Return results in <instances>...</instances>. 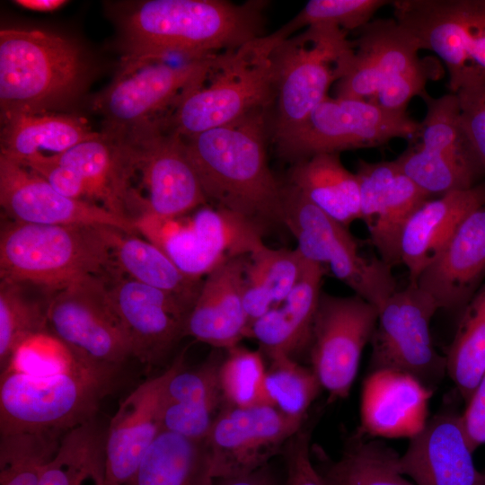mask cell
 <instances>
[{
    "label": "cell",
    "instance_id": "obj_51",
    "mask_svg": "<svg viewBox=\"0 0 485 485\" xmlns=\"http://www.w3.org/2000/svg\"><path fill=\"white\" fill-rule=\"evenodd\" d=\"M17 5L37 12H54L66 5L68 2L65 0H16Z\"/></svg>",
    "mask_w": 485,
    "mask_h": 485
},
{
    "label": "cell",
    "instance_id": "obj_13",
    "mask_svg": "<svg viewBox=\"0 0 485 485\" xmlns=\"http://www.w3.org/2000/svg\"><path fill=\"white\" fill-rule=\"evenodd\" d=\"M420 97L427 106L421 140L394 161L429 196L474 186L482 172L462 127L456 94Z\"/></svg>",
    "mask_w": 485,
    "mask_h": 485
},
{
    "label": "cell",
    "instance_id": "obj_32",
    "mask_svg": "<svg viewBox=\"0 0 485 485\" xmlns=\"http://www.w3.org/2000/svg\"><path fill=\"white\" fill-rule=\"evenodd\" d=\"M288 184L347 227L361 217L358 179L342 164L339 153L317 154L295 163Z\"/></svg>",
    "mask_w": 485,
    "mask_h": 485
},
{
    "label": "cell",
    "instance_id": "obj_5",
    "mask_svg": "<svg viewBox=\"0 0 485 485\" xmlns=\"http://www.w3.org/2000/svg\"><path fill=\"white\" fill-rule=\"evenodd\" d=\"M119 369L86 363L75 356L66 369L32 375L1 372L0 433L66 431L95 419Z\"/></svg>",
    "mask_w": 485,
    "mask_h": 485
},
{
    "label": "cell",
    "instance_id": "obj_33",
    "mask_svg": "<svg viewBox=\"0 0 485 485\" xmlns=\"http://www.w3.org/2000/svg\"><path fill=\"white\" fill-rule=\"evenodd\" d=\"M1 154L12 160L42 151L53 154L96 137L82 118L53 112L1 115Z\"/></svg>",
    "mask_w": 485,
    "mask_h": 485
},
{
    "label": "cell",
    "instance_id": "obj_35",
    "mask_svg": "<svg viewBox=\"0 0 485 485\" xmlns=\"http://www.w3.org/2000/svg\"><path fill=\"white\" fill-rule=\"evenodd\" d=\"M309 263L296 248L272 249L263 242L247 254L243 304L249 330L254 321L285 300Z\"/></svg>",
    "mask_w": 485,
    "mask_h": 485
},
{
    "label": "cell",
    "instance_id": "obj_43",
    "mask_svg": "<svg viewBox=\"0 0 485 485\" xmlns=\"http://www.w3.org/2000/svg\"><path fill=\"white\" fill-rule=\"evenodd\" d=\"M225 351L218 373L224 405L238 408L271 405L266 391L267 367L261 352L239 345Z\"/></svg>",
    "mask_w": 485,
    "mask_h": 485
},
{
    "label": "cell",
    "instance_id": "obj_19",
    "mask_svg": "<svg viewBox=\"0 0 485 485\" xmlns=\"http://www.w3.org/2000/svg\"><path fill=\"white\" fill-rule=\"evenodd\" d=\"M0 205L9 220L37 225H96L138 233L137 224L88 201L66 197L45 180L0 154Z\"/></svg>",
    "mask_w": 485,
    "mask_h": 485
},
{
    "label": "cell",
    "instance_id": "obj_28",
    "mask_svg": "<svg viewBox=\"0 0 485 485\" xmlns=\"http://www.w3.org/2000/svg\"><path fill=\"white\" fill-rule=\"evenodd\" d=\"M246 258H230L206 276L187 317L184 336L225 350L248 338L243 304Z\"/></svg>",
    "mask_w": 485,
    "mask_h": 485
},
{
    "label": "cell",
    "instance_id": "obj_42",
    "mask_svg": "<svg viewBox=\"0 0 485 485\" xmlns=\"http://www.w3.org/2000/svg\"><path fill=\"white\" fill-rule=\"evenodd\" d=\"M266 391L272 406L285 415L305 421L307 410L322 388L312 368L292 357L275 354L269 357Z\"/></svg>",
    "mask_w": 485,
    "mask_h": 485
},
{
    "label": "cell",
    "instance_id": "obj_38",
    "mask_svg": "<svg viewBox=\"0 0 485 485\" xmlns=\"http://www.w3.org/2000/svg\"><path fill=\"white\" fill-rule=\"evenodd\" d=\"M51 295L31 284L0 279L1 371L26 340L48 331Z\"/></svg>",
    "mask_w": 485,
    "mask_h": 485
},
{
    "label": "cell",
    "instance_id": "obj_8",
    "mask_svg": "<svg viewBox=\"0 0 485 485\" xmlns=\"http://www.w3.org/2000/svg\"><path fill=\"white\" fill-rule=\"evenodd\" d=\"M282 212L283 225L295 238L303 257L329 269L354 295L379 308L398 289L392 266L381 258L363 255L348 227L290 184L283 188Z\"/></svg>",
    "mask_w": 485,
    "mask_h": 485
},
{
    "label": "cell",
    "instance_id": "obj_26",
    "mask_svg": "<svg viewBox=\"0 0 485 485\" xmlns=\"http://www.w3.org/2000/svg\"><path fill=\"white\" fill-rule=\"evenodd\" d=\"M51 154L84 178L96 204L136 224L134 212L140 211L142 216L146 214V199L139 198L131 189L130 180L137 170L121 136L104 130L63 153Z\"/></svg>",
    "mask_w": 485,
    "mask_h": 485
},
{
    "label": "cell",
    "instance_id": "obj_16",
    "mask_svg": "<svg viewBox=\"0 0 485 485\" xmlns=\"http://www.w3.org/2000/svg\"><path fill=\"white\" fill-rule=\"evenodd\" d=\"M377 317L378 308L357 295L322 293L312 327L310 361L330 401L349 394Z\"/></svg>",
    "mask_w": 485,
    "mask_h": 485
},
{
    "label": "cell",
    "instance_id": "obj_36",
    "mask_svg": "<svg viewBox=\"0 0 485 485\" xmlns=\"http://www.w3.org/2000/svg\"><path fill=\"white\" fill-rule=\"evenodd\" d=\"M114 261L119 273L176 296L190 310L203 283L186 276L158 246L136 234L119 235Z\"/></svg>",
    "mask_w": 485,
    "mask_h": 485
},
{
    "label": "cell",
    "instance_id": "obj_30",
    "mask_svg": "<svg viewBox=\"0 0 485 485\" xmlns=\"http://www.w3.org/2000/svg\"><path fill=\"white\" fill-rule=\"evenodd\" d=\"M485 206V181L428 199L409 218L401 234L400 259L414 282L436 258L462 221Z\"/></svg>",
    "mask_w": 485,
    "mask_h": 485
},
{
    "label": "cell",
    "instance_id": "obj_18",
    "mask_svg": "<svg viewBox=\"0 0 485 485\" xmlns=\"http://www.w3.org/2000/svg\"><path fill=\"white\" fill-rule=\"evenodd\" d=\"M304 423L271 405H224L205 439L215 480L248 474L269 465Z\"/></svg>",
    "mask_w": 485,
    "mask_h": 485
},
{
    "label": "cell",
    "instance_id": "obj_52",
    "mask_svg": "<svg viewBox=\"0 0 485 485\" xmlns=\"http://www.w3.org/2000/svg\"><path fill=\"white\" fill-rule=\"evenodd\" d=\"M323 481H324V485H333L331 481H329L323 475Z\"/></svg>",
    "mask_w": 485,
    "mask_h": 485
},
{
    "label": "cell",
    "instance_id": "obj_14",
    "mask_svg": "<svg viewBox=\"0 0 485 485\" xmlns=\"http://www.w3.org/2000/svg\"><path fill=\"white\" fill-rule=\"evenodd\" d=\"M218 54L177 66L157 61L119 71L93 101L94 110L105 119V130L122 133L164 116L185 93L204 82Z\"/></svg>",
    "mask_w": 485,
    "mask_h": 485
},
{
    "label": "cell",
    "instance_id": "obj_11",
    "mask_svg": "<svg viewBox=\"0 0 485 485\" xmlns=\"http://www.w3.org/2000/svg\"><path fill=\"white\" fill-rule=\"evenodd\" d=\"M137 225L193 279H201L230 258L249 254L262 242L263 234L241 217L207 205L190 216L160 219L146 215Z\"/></svg>",
    "mask_w": 485,
    "mask_h": 485
},
{
    "label": "cell",
    "instance_id": "obj_37",
    "mask_svg": "<svg viewBox=\"0 0 485 485\" xmlns=\"http://www.w3.org/2000/svg\"><path fill=\"white\" fill-rule=\"evenodd\" d=\"M105 435L95 419L64 433L38 485H104Z\"/></svg>",
    "mask_w": 485,
    "mask_h": 485
},
{
    "label": "cell",
    "instance_id": "obj_34",
    "mask_svg": "<svg viewBox=\"0 0 485 485\" xmlns=\"http://www.w3.org/2000/svg\"><path fill=\"white\" fill-rule=\"evenodd\" d=\"M128 485H216L205 440L162 429Z\"/></svg>",
    "mask_w": 485,
    "mask_h": 485
},
{
    "label": "cell",
    "instance_id": "obj_3",
    "mask_svg": "<svg viewBox=\"0 0 485 485\" xmlns=\"http://www.w3.org/2000/svg\"><path fill=\"white\" fill-rule=\"evenodd\" d=\"M118 228L96 225H37L5 221L0 232V279L54 293L75 281L118 272Z\"/></svg>",
    "mask_w": 485,
    "mask_h": 485
},
{
    "label": "cell",
    "instance_id": "obj_15",
    "mask_svg": "<svg viewBox=\"0 0 485 485\" xmlns=\"http://www.w3.org/2000/svg\"><path fill=\"white\" fill-rule=\"evenodd\" d=\"M438 310L434 299L413 282L392 294L378 308L370 341L373 369L400 370L428 387L439 380L446 372L445 357L435 348L430 331Z\"/></svg>",
    "mask_w": 485,
    "mask_h": 485
},
{
    "label": "cell",
    "instance_id": "obj_31",
    "mask_svg": "<svg viewBox=\"0 0 485 485\" xmlns=\"http://www.w3.org/2000/svg\"><path fill=\"white\" fill-rule=\"evenodd\" d=\"M325 270L310 261L303 278L285 300L252 322L248 338L256 340L268 357H292L309 345Z\"/></svg>",
    "mask_w": 485,
    "mask_h": 485
},
{
    "label": "cell",
    "instance_id": "obj_2",
    "mask_svg": "<svg viewBox=\"0 0 485 485\" xmlns=\"http://www.w3.org/2000/svg\"><path fill=\"white\" fill-rule=\"evenodd\" d=\"M256 110L224 126L181 137L206 198L262 233L283 225V188L267 159V114Z\"/></svg>",
    "mask_w": 485,
    "mask_h": 485
},
{
    "label": "cell",
    "instance_id": "obj_50",
    "mask_svg": "<svg viewBox=\"0 0 485 485\" xmlns=\"http://www.w3.org/2000/svg\"><path fill=\"white\" fill-rule=\"evenodd\" d=\"M216 485H279L269 465L251 473L216 480Z\"/></svg>",
    "mask_w": 485,
    "mask_h": 485
},
{
    "label": "cell",
    "instance_id": "obj_7",
    "mask_svg": "<svg viewBox=\"0 0 485 485\" xmlns=\"http://www.w3.org/2000/svg\"><path fill=\"white\" fill-rule=\"evenodd\" d=\"M355 41L329 25L307 27L282 40L273 52L277 114L274 138L297 127L348 72Z\"/></svg>",
    "mask_w": 485,
    "mask_h": 485
},
{
    "label": "cell",
    "instance_id": "obj_22",
    "mask_svg": "<svg viewBox=\"0 0 485 485\" xmlns=\"http://www.w3.org/2000/svg\"><path fill=\"white\" fill-rule=\"evenodd\" d=\"M420 47L394 18L373 19L358 30L347 75L335 84V97L370 101L383 88L420 67Z\"/></svg>",
    "mask_w": 485,
    "mask_h": 485
},
{
    "label": "cell",
    "instance_id": "obj_27",
    "mask_svg": "<svg viewBox=\"0 0 485 485\" xmlns=\"http://www.w3.org/2000/svg\"><path fill=\"white\" fill-rule=\"evenodd\" d=\"M223 349L213 348L198 366H185L184 352L173 362L160 399V422L163 430L191 439L205 440L224 406L219 384Z\"/></svg>",
    "mask_w": 485,
    "mask_h": 485
},
{
    "label": "cell",
    "instance_id": "obj_47",
    "mask_svg": "<svg viewBox=\"0 0 485 485\" xmlns=\"http://www.w3.org/2000/svg\"><path fill=\"white\" fill-rule=\"evenodd\" d=\"M455 94L462 127L480 170L485 173V81Z\"/></svg>",
    "mask_w": 485,
    "mask_h": 485
},
{
    "label": "cell",
    "instance_id": "obj_40",
    "mask_svg": "<svg viewBox=\"0 0 485 485\" xmlns=\"http://www.w3.org/2000/svg\"><path fill=\"white\" fill-rule=\"evenodd\" d=\"M399 456L378 441H357L320 472L333 485H413L399 471Z\"/></svg>",
    "mask_w": 485,
    "mask_h": 485
},
{
    "label": "cell",
    "instance_id": "obj_49",
    "mask_svg": "<svg viewBox=\"0 0 485 485\" xmlns=\"http://www.w3.org/2000/svg\"><path fill=\"white\" fill-rule=\"evenodd\" d=\"M465 402V409L460 415L461 422L471 447L475 451L485 445V369Z\"/></svg>",
    "mask_w": 485,
    "mask_h": 485
},
{
    "label": "cell",
    "instance_id": "obj_24",
    "mask_svg": "<svg viewBox=\"0 0 485 485\" xmlns=\"http://www.w3.org/2000/svg\"><path fill=\"white\" fill-rule=\"evenodd\" d=\"M485 282V206L459 225L415 283L439 310L463 309Z\"/></svg>",
    "mask_w": 485,
    "mask_h": 485
},
{
    "label": "cell",
    "instance_id": "obj_46",
    "mask_svg": "<svg viewBox=\"0 0 485 485\" xmlns=\"http://www.w3.org/2000/svg\"><path fill=\"white\" fill-rule=\"evenodd\" d=\"M45 180L62 195L95 203L84 178L74 169L57 162L52 154L38 153L29 157L13 160ZM96 204V203H95Z\"/></svg>",
    "mask_w": 485,
    "mask_h": 485
},
{
    "label": "cell",
    "instance_id": "obj_48",
    "mask_svg": "<svg viewBox=\"0 0 485 485\" xmlns=\"http://www.w3.org/2000/svg\"><path fill=\"white\" fill-rule=\"evenodd\" d=\"M310 439L311 429L304 423L286 444L283 449L287 469L284 485H324L322 473L311 459Z\"/></svg>",
    "mask_w": 485,
    "mask_h": 485
},
{
    "label": "cell",
    "instance_id": "obj_4",
    "mask_svg": "<svg viewBox=\"0 0 485 485\" xmlns=\"http://www.w3.org/2000/svg\"><path fill=\"white\" fill-rule=\"evenodd\" d=\"M289 36L277 31L219 53L204 82L160 118L181 137L232 123L276 100L273 52Z\"/></svg>",
    "mask_w": 485,
    "mask_h": 485
},
{
    "label": "cell",
    "instance_id": "obj_29",
    "mask_svg": "<svg viewBox=\"0 0 485 485\" xmlns=\"http://www.w3.org/2000/svg\"><path fill=\"white\" fill-rule=\"evenodd\" d=\"M431 395L432 390L412 375L373 369L362 387V430L373 436L410 439L427 424Z\"/></svg>",
    "mask_w": 485,
    "mask_h": 485
},
{
    "label": "cell",
    "instance_id": "obj_10",
    "mask_svg": "<svg viewBox=\"0 0 485 485\" xmlns=\"http://www.w3.org/2000/svg\"><path fill=\"white\" fill-rule=\"evenodd\" d=\"M394 19L436 53L452 93L485 81V0H398Z\"/></svg>",
    "mask_w": 485,
    "mask_h": 485
},
{
    "label": "cell",
    "instance_id": "obj_20",
    "mask_svg": "<svg viewBox=\"0 0 485 485\" xmlns=\"http://www.w3.org/2000/svg\"><path fill=\"white\" fill-rule=\"evenodd\" d=\"M107 284L132 357L149 366L160 362L184 336L190 309L176 296L119 272Z\"/></svg>",
    "mask_w": 485,
    "mask_h": 485
},
{
    "label": "cell",
    "instance_id": "obj_12",
    "mask_svg": "<svg viewBox=\"0 0 485 485\" xmlns=\"http://www.w3.org/2000/svg\"><path fill=\"white\" fill-rule=\"evenodd\" d=\"M48 324L51 333L86 363L119 370L132 357L103 278L88 277L55 291L48 302Z\"/></svg>",
    "mask_w": 485,
    "mask_h": 485
},
{
    "label": "cell",
    "instance_id": "obj_1",
    "mask_svg": "<svg viewBox=\"0 0 485 485\" xmlns=\"http://www.w3.org/2000/svg\"><path fill=\"white\" fill-rule=\"evenodd\" d=\"M262 1L148 0L121 22L119 71L163 61L170 55L199 58L234 49L262 36Z\"/></svg>",
    "mask_w": 485,
    "mask_h": 485
},
{
    "label": "cell",
    "instance_id": "obj_9",
    "mask_svg": "<svg viewBox=\"0 0 485 485\" xmlns=\"http://www.w3.org/2000/svg\"><path fill=\"white\" fill-rule=\"evenodd\" d=\"M420 130L421 123L406 111L327 97L297 127L274 140L278 154L295 163L317 154L379 146L397 137L418 138Z\"/></svg>",
    "mask_w": 485,
    "mask_h": 485
},
{
    "label": "cell",
    "instance_id": "obj_39",
    "mask_svg": "<svg viewBox=\"0 0 485 485\" xmlns=\"http://www.w3.org/2000/svg\"><path fill=\"white\" fill-rule=\"evenodd\" d=\"M445 357L446 373L466 401L485 369V282L463 307Z\"/></svg>",
    "mask_w": 485,
    "mask_h": 485
},
{
    "label": "cell",
    "instance_id": "obj_6",
    "mask_svg": "<svg viewBox=\"0 0 485 485\" xmlns=\"http://www.w3.org/2000/svg\"><path fill=\"white\" fill-rule=\"evenodd\" d=\"M87 67L79 47L41 30L0 31L1 115L44 113L74 101Z\"/></svg>",
    "mask_w": 485,
    "mask_h": 485
},
{
    "label": "cell",
    "instance_id": "obj_17",
    "mask_svg": "<svg viewBox=\"0 0 485 485\" xmlns=\"http://www.w3.org/2000/svg\"><path fill=\"white\" fill-rule=\"evenodd\" d=\"M118 135L127 143L135 168L140 171L148 191L144 216L173 219L207 205L182 138L166 130L159 119Z\"/></svg>",
    "mask_w": 485,
    "mask_h": 485
},
{
    "label": "cell",
    "instance_id": "obj_23",
    "mask_svg": "<svg viewBox=\"0 0 485 485\" xmlns=\"http://www.w3.org/2000/svg\"><path fill=\"white\" fill-rule=\"evenodd\" d=\"M473 452L460 415L444 412L410 439L398 469L417 485H485V472L477 469Z\"/></svg>",
    "mask_w": 485,
    "mask_h": 485
},
{
    "label": "cell",
    "instance_id": "obj_21",
    "mask_svg": "<svg viewBox=\"0 0 485 485\" xmlns=\"http://www.w3.org/2000/svg\"><path fill=\"white\" fill-rule=\"evenodd\" d=\"M355 173L360 188V220L366 225L371 243L387 264H401L400 239L403 227L430 196L394 160H359Z\"/></svg>",
    "mask_w": 485,
    "mask_h": 485
},
{
    "label": "cell",
    "instance_id": "obj_25",
    "mask_svg": "<svg viewBox=\"0 0 485 485\" xmlns=\"http://www.w3.org/2000/svg\"><path fill=\"white\" fill-rule=\"evenodd\" d=\"M173 370L146 380L119 405L105 435L104 485H128L147 449L162 431L160 399Z\"/></svg>",
    "mask_w": 485,
    "mask_h": 485
},
{
    "label": "cell",
    "instance_id": "obj_44",
    "mask_svg": "<svg viewBox=\"0 0 485 485\" xmlns=\"http://www.w3.org/2000/svg\"><path fill=\"white\" fill-rule=\"evenodd\" d=\"M384 0H311L287 24L282 26L290 37L302 28L314 25L338 27L345 31H358L373 20Z\"/></svg>",
    "mask_w": 485,
    "mask_h": 485
},
{
    "label": "cell",
    "instance_id": "obj_41",
    "mask_svg": "<svg viewBox=\"0 0 485 485\" xmlns=\"http://www.w3.org/2000/svg\"><path fill=\"white\" fill-rule=\"evenodd\" d=\"M62 436L54 431L1 435L0 485H38Z\"/></svg>",
    "mask_w": 485,
    "mask_h": 485
},
{
    "label": "cell",
    "instance_id": "obj_45",
    "mask_svg": "<svg viewBox=\"0 0 485 485\" xmlns=\"http://www.w3.org/2000/svg\"><path fill=\"white\" fill-rule=\"evenodd\" d=\"M74 359L71 351L52 333L46 331L26 340L4 370L42 375L64 370Z\"/></svg>",
    "mask_w": 485,
    "mask_h": 485
}]
</instances>
